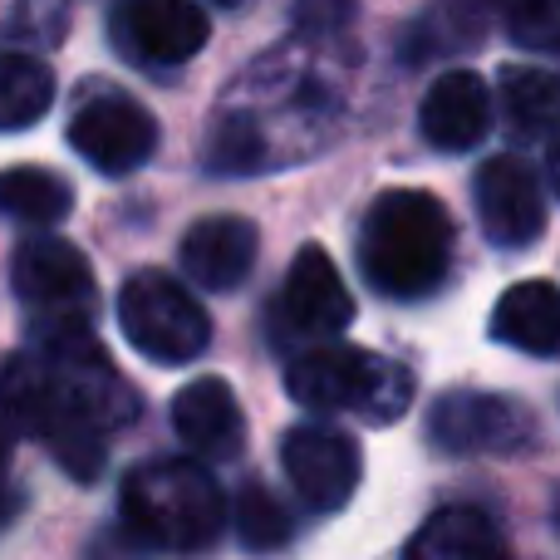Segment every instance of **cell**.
<instances>
[{
    "label": "cell",
    "mask_w": 560,
    "mask_h": 560,
    "mask_svg": "<svg viewBox=\"0 0 560 560\" xmlns=\"http://www.w3.org/2000/svg\"><path fill=\"white\" fill-rule=\"evenodd\" d=\"M364 280L388 300H423L453 266V217L433 192H384L359 226Z\"/></svg>",
    "instance_id": "obj_1"
},
{
    "label": "cell",
    "mask_w": 560,
    "mask_h": 560,
    "mask_svg": "<svg viewBox=\"0 0 560 560\" xmlns=\"http://www.w3.org/2000/svg\"><path fill=\"white\" fill-rule=\"evenodd\" d=\"M124 532L143 546L192 556L222 536L226 502L217 477L192 457H153L124 477Z\"/></svg>",
    "instance_id": "obj_2"
},
{
    "label": "cell",
    "mask_w": 560,
    "mask_h": 560,
    "mask_svg": "<svg viewBox=\"0 0 560 560\" xmlns=\"http://www.w3.org/2000/svg\"><path fill=\"white\" fill-rule=\"evenodd\" d=\"M285 384L295 404L315 408V413H369L374 423L398 418L413 398L408 369L359 345H310L305 354L290 359Z\"/></svg>",
    "instance_id": "obj_3"
},
{
    "label": "cell",
    "mask_w": 560,
    "mask_h": 560,
    "mask_svg": "<svg viewBox=\"0 0 560 560\" xmlns=\"http://www.w3.org/2000/svg\"><path fill=\"white\" fill-rule=\"evenodd\" d=\"M118 325L128 345L153 364H187L207 349L212 319L197 295L167 271H138L118 290Z\"/></svg>",
    "instance_id": "obj_4"
},
{
    "label": "cell",
    "mask_w": 560,
    "mask_h": 560,
    "mask_svg": "<svg viewBox=\"0 0 560 560\" xmlns=\"http://www.w3.org/2000/svg\"><path fill=\"white\" fill-rule=\"evenodd\" d=\"M69 148L108 177L143 167L158 148V118L128 94H94L69 118Z\"/></svg>",
    "instance_id": "obj_5"
},
{
    "label": "cell",
    "mask_w": 560,
    "mask_h": 560,
    "mask_svg": "<svg viewBox=\"0 0 560 560\" xmlns=\"http://www.w3.org/2000/svg\"><path fill=\"white\" fill-rule=\"evenodd\" d=\"M280 463L295 487V497L310 512H345L349 497L359 492V447L349 433L325 423H300L280 443Z\"/></svg>",
    "instance_id": "obj_6"
},
{
    "label": "cell",
    "mask_w": 560,
    "mask_h": 560,
    "mask_svg": "<svg viewBox=\"0 0 560 560\" xmlns=\"http://www.w3.org/2000/svg\"><path fill=\"white\" fill-rule=\"evenodd\" d=\"M428 433L443 453H516L532 443L536 418L502 394H447L428 418Z\"/></svg>",
    "instance_id": "obj_7"
},
{
    "label": "cell",
    "mask_w": 560,
    "mask_h": 560,
    "mask_svg": "<svg viewBox=\"0 0 560 560\" xmlns=\"http://www.w3.org/2000/svg\"><path fill=\"white\" fill-rule=\"evenodd\" d=\"M10 280L15 295L49 315H84L94 310V271L84 252L65 236H25L10 256Z\"/></svg>",
    "instance_id": "obj_8"
},
{
    "label": "cell",
    "mask_w": 560,
    "mask_h": 560,
    "mask_svg": "<svg viewBox=\"0 0 560 560\" xmlns=\"http://www.w3.org/2000/svg\"><path fill=\"white\" fill-rule=\"evenodd\" d=\"M108 25L118 35V49L143 65H187L212 35L207 10L192 0H128L108 15Z\"/></svg>",
    "instance_id": "obj_9"
},
{
    "label": "cell",
    "mask_w": 560,
    "mask_h": 560,
    "mask_svg": "<svg viewBox=\"0 0 560 560\" xmlns=\"http://www.w3.org/2000/svg\"><path fill=\"white\" fill-rule=\"evenodd\" d=\"M472 187H477L482 232L492 236L502 252L532 246L536 236L546 232V192H541V183H536V173L516 153L487 158Z\"/></svg>",
    "instance_id": "obj_10"
},
{
    "label": "cell",
    "mask_w": 560,
    "mask_h": 560,
    "mask_svg": "<svg viewBox=\"0 0 560 560\" xmlns=\"http://www.w3.org/2000/svg\"><path fill=\"white\" fill-rule=\"evenodd\" d=\"M276 319L290 335H305V339L339 335L354 319V295H349L345 276L329 261L325 246H300L285 285L276 295Z\"/></svg>",
    "instance_id": "obj_11"
},
{
    "label": "cell",
    "mask_w": 560,
    "mask_h": 560,
    "mask_svg": "<svg viewBox=\"0 0 560 560\" xmlns=\"http://www.w3.org/2000/svg\"><path fill=\"white\" fill-rule=\"evenodd\" d=\"M418 128L443 153H472L487 138V128H492L487 79L472 74V69H447L443 79H433L423 108H418Z\"/></svg>",
    "instance_id": "obj_12"
},
{
    "label": "cell",
    "mask_w": 560,
    "mask_h": 560,
    "mask_svg": "<svg viewBox=\"0 0 560 560\" xmlns=\"http://www.w3.org/2000/svg\"><path fill=\"white\" fill-rule=\"evenodd\" d=\"M173 428L207 463H232L246 443V418L226 378H192L173 398Z\"/></svg>",
    "instance_id": "obj_13"
},
{
    "label": "cell",
    "mask_w": 560,
    "mask_h": 560,
    "mask_svg": "<svg viewBox=\"0 0 560 560\" xmlns=\"http://www.w3.org/2000/svg\"><path fill=\"white\" fill-rule=\"evenodd\" d=\"M261 252V232L246 217H207L183 236V271L207 290H236L256 266Z\"/></svg>",
    "instance_id": "obj_14"
},
{
    "label": "cell",
    "mask_w": 560,
    "mask_h": 560,
    "mask_svg": "<svg viewBox=\"0 0 560 560\" xmlns=\"http://www.w3.org/2000/svg\"><path fill=\"white\" fill-rule=\"evenodd\" d=\"M404 560H512L506 536L477 506H443L408 541Z\"/></svg>",
    "instance_id": "obj_15"
},
{
    "label": "cell",
    "mask_w": 560,
    "mask_h": 560,
    "mask_svg": "<svg viewBox=\"0 0 560 560\" xmlns=\"http://www.w3.org/2000/svg\"><path fill=\"white\" fill-rule=\"evenodd\" d=\"M492 339L522 349V354L551 359L560 349V295L551 280H522L492 310Z\"/></svg>",
    "instance_id": "obj_16"
},
{
    "label": "cell",
    "mask_w": 560,
    "mask_h": 560,
    "mask_svg": "<svg viewBox=\"0 0 560 560\" xmlns=\"http://www.w3.org/2000/svg\"><path fill=\"white\" fill-rule=\"evenodd\" d=\"M74 207V187L49 167H5L0 173V217L25 226H55Z\"/></svg>",
    "instance_id": "obj_17"
},
{
    "label": "cell",
    "mask_w": 560,
    "mask_h": 560,
    "mask_svg": "<svg viewBox=\"0 0 560 560\" xmlns=\"http://www.w3.org/2000/svg\"><path fill=\"white\" fill-rule=\"evenodd\" d=\"M55 104V74L45 59L5 49L0 55V133L10 128H30L49 114Z\"/></svg>",
    "instance_id": "obj_18"
},
{
    "label": "cell",
    "mask_w": 560,
    "mask_h": 560,
    "mask_svg": "<svg viewBox=\"0 0 560 560\" xmlns=\"http://www.w3.org/2000/svg\"><path fill=\"white\" fill-rule=\"evenodd\" d=\"M502 104L522 138H546L560 114L556 74L551 69H536V65H506L502 69Z\"/></svg>",
    "instance_id": "obj_19"
},
{
    "label": "cell",
    "mask_w": 560,
    "mask_h": 560,
    "mask_svg": "<svg viewBox=\"0 0 560 560\" xmlns=\"http://www.w3.org/2000/svg\"><path fill=\"white\" fill-rule=\"evenodd\" d=\"M266 163V138L252 118H217L212 138H207V167L212 173H226V177H242V173H256Z\"/></svg>",
    "instance_id": "obj_20"
},
{
    "label": "cell",
    "mask_w": 560,
    "mask_h": 560,
    "mask_svg": "<svg viewBox=\"0 0 560 560\" xmlns=\"http://www.w3.org/2000/svg\"><path fill=\"white\" fill-rule=\"evenodd\" d=\"M236 532H242V541L252 546V551H276V546L290 541V516L285 506L276 502L271 487L261 482H246L242 492H236Z\"/></svg>",
    "instance_id": "obj_21"
},
{
    "label": "cell",
    "mask_w": 560,
    "mask_h": 560,
    "mask_svg": "<svg viewBox=\"0 0 560 560\" xmlns=\"http://www.w3.org/2000/svg\"><path fill=\"white\" fill-rule=\"evenodd\" d=\"M506 25H512L516 39H526V45L536 49H556V35H560V15L551 5H522L506 15Z\"/></svg>",
    "instance_id": "obj_22"
},
{
    "label": "cell",
    "mask_w": 560,
    "mask_h": 560,
    "mask_svg": "<svg viewBox=\"0 0 560 560\" xmlns=\"http://www.w3.org/2000/svg\"><path fill=\"white\" fill-rule=\"evenodd\" d=\"M89 560H148V551H143V541H133V536L124 532V526H108V532L94 536Z\"/></svg>",
    "instance_id": "obj_23"
},
{
    "label": "cell",
    "mask_w": 560,
    "mask_h": 560,
    "mask_svg": "<svg viewBox=\"0 0 560 560\" xmlns=\"http://www.w3.org/2000/svg\"><path fill=\"white\" fill-rule=\"evenodd\" d=\"M15 506H20V492L10 482V428L0 423V526L15 516Z\"/></svg>",
    "instance_id": "obj_24"
},
{
    "label": "cell",
    "mask_w": 560,
    "mask_h": 560,
    "mask_svg": "<svg viewBox=\"0 0 560 560\" xmlns=\"http://www.w3.org/2000/svg\"><path fill=\"white\" fill-rule=\"evenodd\" d=\"M300 25H345V20H354V10L349 5H315V10H295Z\"/></svg>",
    "instance_id": "obj_25"
}]
</instances>
